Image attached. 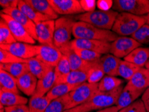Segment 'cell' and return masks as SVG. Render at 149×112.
I'll return each mask as SVG.
<instances>
[{"label":"cell","instance_id":"1","mask_svg":"<svg viewBox=\"0 0 149 112\" xmlns=\"http://www.w3.org/2000/svg\"><path fill=\"white\" fill-rule=\"evenodd\" d=\"M73 36L75 39H87L112 42L119 37L111 30L96 28L88 23L76 21L73 27Z\"/></svg>","mask_w":149,"mask_h":112},{"label":"cell","instance_id":"2","mask_svg":"<svg viewBox=\"0 0 149 112\" xmlns=\"http://www.w3.org/2000/svg\"><path fill=\"white\" fill-rule=\"evenodd\" d=\"M146 22V15L139 16L125 12L118 13L112 31L118 36H132Z\"/></svg>","mask_w":149,"mask_h":112},{"label":"cell","instance_id":"3","mask_svg":"<svg viewBox=\"0 0 149 112\" xmlns=\"http://www.w3.org/2000/svg\"><path fill=\"white\" fill-rule=\"evenodd\" d=\"M118 13L113 10L108 11L95 10L86 12L74 17L78 21L88 23L96 28L111 30Z\"/></svg>","mask_w":149,"mask_h":112},{"label":"cell","instance_id":"4","mask_svg":"<svg viewBox=\"0 0 149 112\" xmlns=\"http://www.w3.org/2000/svg\"><path fill=\"white\" fill-rule=\"evenodd\" d=\"M75 22V18L72 16H63L56 20L54 34V46L60 50L70 44L72 36H73V27Z\"/></svg>","mask_w":149,"mask_h":112},{"label":"cell","instance_id":"5","mask_svg":"<svg viewBox=\"0 0 149 112\" xmlns=\"http://www.w3.org/2000/svg\"><path fill=\"white\" fill-rule=\"evenodd\" d=\"M123 88L124 85H123L119 87L110 91L104 92L98 90L89 101L84 104L86 107L89 112L115 106Z\"/></svg>","mask_w":149,"mask_h":112},{"label":"cell","instance_id":"6","mask_svg":"<svg viewBox=\"0 0 149 112\" xmlns=\"http://www.w3.org/2000/svg\"><path fill=\"white\" fill-rule=\"evenodd\" d=\"M113 10L143 16L149 13V0H115Z\"/></svg>","mask_w":149,"mask_h":112},{"label":"cell","instance_id":"7","mask_svg":"<svg viewBox=\"0 0 149 112\" xmlns=\"http://www.w3.org/2000/svg\"><path fill=\"white\" fill-rule=\"evenodd\" d=\"M98 83L91 84L86 82L68 93V109L89 101L98 91Z\"/></svg>","mask_w":149,"mask_h":112},{"label":"cell","instance_id":"8","mask_svg":"<svg viewBox=\"0 0 149 112\" xmlns=\"http://www.w3.org/2000/svg\"><path fill=\"white\" fill-rule=\"evenodd\" d=\"M141 45L132 37L119 36L116 40L111 42L110 53L118 58H125Z\"/></svg>","mask_w":149,"mask_h":112},{"label":"cell","instance_id":"9","mask_svg":"<svg viewBox=\"0 0 149 112\" xmlns=\"http://www.w3.org/2000/svg\"><path fill=\"white\" fill-rule=\"evenodd\" d=\"M0 49L8 51L20 58L28 60L38 56L40 45L16 42L10 44H0Z\"/></svg>","mask_w":149,"mask_h":112},{"label":"cell","instance_id":"10","mask_svg":"<svg viewBox=\"0 0 149 112\" xmlns=\"http://www.w3.org/2000/svg\"><path fill=\"white\" fill-rule=\"evenodd\" d=\"M72 49H86L102 54H109L111 43L105 41L87 40V39H74L70 42Z\"/></svg>","mask_w":149,"mask_h":112},{"label":"cell","instance_id":"11","mask_svg":"<svg viewBox=\"0 0 149 112\" xmlns=\"http://www.w3.org/2000/svg\"><path fill=\"white\" fill-rule=\"evenodd\" d=\"M58 15H74L84 13L78 0H48Z\"/></svg>","mask_w":149,"mask_h":112},{"label":"cell","instance_id":"12","mask_svg":"<svg viewBox=\"0 0 149 112\" xmlns=\"http://www.w3.org/2000/svg\"><path fill=\"white\" fill-rule=\"evenodd\" d=\"M1 18L5 20V22L8 25L11 32L13 34V37L16 40L17 42L28 43V44H34L36 40L30 36L28 32L26 30L24 27L13 19L10 15L5 14L1 12Z\"/></svg>","mask_w":149,"mask_h":112},{"label":"cell","instance_id":"13","mask_svg":"<svg viewBox=\"0 0 149 112\" xmlns=\"http://www.w3.org/2000/svg\"><path fill=\"white\" fill-rule=\"evenodd\" d=\"M55 30V21L46 20L36 24L37 40L41 45H54V34Z\"/></svg>","mask_w":149,"mask_h":112},{"label":"cell","instance_id":"14","mask_svg":"<svg viewBox=\"0 0 149 112\" xmlns=\"http://www.w3.org/2000/svg\"><path fill=\"white\" fill-rule=\"evenodd\" d=\"M1 12L10 15L15 21L19 23L26 28L31 37L35 40H37V35H36V24L31 21L30 18L27 16L26 14H24L17 8L5 9V10H2Z\"/></svg>","mask_w":149,"mask_h":112},{"label":"cell","instance_id":"15","mask_svg":"<svg viewBox=\"0 0 149 112\" xmlns=\"http://www.w3.org/2000/svg\"><path fill=\"white\" fill-rule=\"evenodd\" d=\"M62 56L61 51L54 46L40 45L39 54L36 57L49 67L55 68Z\"/></svg>","mask_w":149,"mask_h":112},{"label":"cell","instance_id":"16","mask_svg":"<svg viewBox=\"0 0 149 112\" xmlns=\"http://www.w3.org/2000/svg\"><path fill=\"white\" fill-rule=\"evenodd\" d=\"M60 51L63 55L67 57L71 70H83V71L88 72V70L90 69L92 63L82 60L71 47L70 43L66 46L60 49Z\"/></svg>","mask_w":149,"mask_h":112},{"label":"cell","instance_id":"17","mask_svg":"<svg viewBox=\"0 0 149 112\" xmlns=\"http://www.w3.org/2000/svg\"><path fill=\"white\" fill-rule=\"evenodd\" d=\"M144 92V91L136 89V88L127 83L124 87L116 106L118 107L119 110L126 108L136 101Z\"/></svg>","mask_w":149,"mask_h":112},{"label":"cell","instance_id":"18","mask_svg":"<svg viewBox=\"0 0 149 112\" xmlns=\"http://www.w3.org/2000/svg\"><path fill=\"white\" fill-rule=\"evenodd\" d=\"M38 81L37 77L28 72L17 79V87L25 95L32 97L37 87Z\"/></svg>","mask_w":149,"mask_h":112},{"label":"cell","instance_id":"19","mask_svg":"<svg viewBox=\"0 0 149 112\" xmlns=\"http://www.w3.org/2000/svg\"><path fill=\"white\" fill-rule=\"evenodd\" d=\"M55 79L56 77L54 68L49 70L43 78L38 79L37 87L32 97H40L46 95L55 85Z\"/></svg>","mask_w":149,"mask_h":112},{"label":"cell","instance_id":"20","mask_svg":"<svg viewBox=\"0 0 149 112\" xmlns=\"http://www.w3.org/2000/svg\"><path fill=\"white\" fill-rule=\"evenodd\" d=\"M121 61L120 58H117L111 54H107L102 56L100 63L106 75L117 77L118 76V67Z\"/></svg>","mask_w":149,"mask_h":112},{"label":"cell","instance_id":"21","mask_svg":"<svg viewBox=\"0 0 149 112\" xmlns=\"http://www.w3.org/2000/svg\"><path fill=\"white\" fill-rule=\"evenodd\" d=\"M26 63L28 64L29 72L37 77L38 79L43 78L49 70L54 68V67L46 65L36 56L28 59L26 61Z\"/></svg>","mask_w":149,"mask_h":112},{"label":"cell","instance_id":"22","mask_svg":"<svg viewBox=\"0 0 149 112\" xmlns=\"http://www.w3.org/2000/svg\"><path fill=\"white\" fill-rule=\"evenodd\" d=\"M149 59V47L140 46L134 49L131 53L126 56L124 60L143 68Z\"/></svg>","mask_w":149,"mask_h":112},{"label":"cell","instance_id":"23","mask_svg":"<svg viewBox=\"0 0 149 112\" xmlns=\"http://www.w3.org/2000/svg\"><path fill=\"white\" fill-rule=\"evenodd\" d=\"M127 83L136 89L145 91L149 87V70L145 67L141 68Z\"/></svg>","mask_w":149,"mask_h":112},{"label":"cell","instance_id":"24","mask_svg":"<svg viewBox=\"0 0 149 112\" xmlns=\"http://www.w3.org/2000/svg\"><path fill=\"white\" fill-rule=\"evenodd\" d=\"M26 1L34 10L49 17L52 20H57L58 18V15L54 10L48 0H26Z\"/></svg>","mask_w":149,"mask_h":112},{"label":"cell","instance_id":"25","mask_svg":"<svg viewBox=\"0 0 149 112\" xmlns=\"http://www.w3.org/2000/svg\"><path fill=\"white\" fill-rule=\"evenodd\" d=\"M0 91L12 92L19 94V90L17 87V79L13 77L6 70L0 69Z\"/></svg>","mask_w":149,"mask_h":112},{"label":"cell","instance_id":"26","mask_svg":"<svg viewBox=\"0 0 149 112\" xmlns=\"http://www.w3.org/2000/svg\"><path fill=\"white\" fill-rule=\"evenodd\" d=\"M17 8L20 11H22L24 14H26L36 24L39 22L52 20L49 17L42 14V13L34 10L32 7H31L29 4L26 3V0H19Z\"/></svg>","mask_w":149,"mask_h":112},{"label":"cell","instance_id":"27","mask_svg":"<svg viewBox=\"0 0 149 112\" xmlns=\"http://www.w3.org/2000/svg\"><path fill=\"white\" fill-rule=\"evenodd\" d=\"M28 102V100L26 97L19 94L0 91L1 106L5 107L17 106V105H26Z\"/></svg>","mask_w":149,"mask_h":112},{"label":"cell","instance_id":"28","mask_svg":"<svg viewBox=\"0 0 149 112\" xmlns=\"http://www.w3.org/2000/svg\"><path fill=\"white\" fill-rule=\"evenodd\" d=\"M0 69L6 70L15 79H19L22 75L29 72L28 64L26 63H15L3 64L0 63Z\"/></svg>","mask_w":149,"mask_h":112},{"label":"cell","instance_id":"29","mask_svg":"<svg viewBox=\"0 0 149 112\" xmlns=\"http://www.w3.org/2000/svg\"><path fill=\"white\" fill-rule=\"evenodd\" d=\"M71 71L70 66L68 60L66 56L63 55L62 58L58 62V65L54 68L55 73V85L60 84L62 81L67 75H68Z\"/></svg>","mask_w":149,"mask_h":112},{"label":"cell","instance_id":"30","mask_svg":"<svg viewBox=\"0 0 149 112\" xmlns=\"http://www.w3.org/2000/svg\"><path fill=\"white\" fill-rule=\"evenodd\" d=\"M78 86L72 85L68 83H60L54 85L52 89L47 93V97L49 99L54 100L66 95Z\"/></svg>","mask_w":149,"mask_h":112},{"label":"cell","instance_id":"31","mask_svg":"<svg viewBox=\"0 0 149 112\" xmlns=\"http://www.w3.org/2000/svg\"><path fill=\"white\" fill-rule=\"evenodd\" d=\"M123 80L116 77L105 75L98 83V89L100 91H110L123 85Z\"/></svg>","mask_w":149,"mask_h":112},{"label":"cell","instance_id":"32","mask_svg":"<svg viewBox=\"0 0 149 112\" xmlns=\"http://www.w3.org/2000/svg\"><path fill=\"white\" fill-rule=\"evenodd\" d=\"M88 81L87 72L83 70H71L62 81L61 83H68L79 86Z\"/></svg>","mask_w":149,"mask_h":112},{"label":"cell","instance_id":"33","mask_svg":"<svg viewBox=\"0 0 149 112\" xmlns=\"http://www.w3.org/2000/svg\"><path fill=\"white\" fill-rule=\"evenodd\" d=\"M140 68H141V67L134 65V64L126 61L125 60H122L119 65L118 75L124 79L127 80L128 81H129L133 77V75Z\"/></svg>","mask_w":149,"mask_h":112},{"label":"cell","instance_id":"34","mask_svg":"<svg viewBox=\"0 0 149 112\" xmlns=\"http://www.w3.org/2000/svg\"><path fill=\"white\" fill-rule=\"evenodd\" d=\"M88 81L87 82L91 84H96L100 82L104 77L105 73L101 67L100 61L92 62L91 67L87 72Z\"/></svg>","mask_w":149,"mask_h":112},{"label":"cell","instance_id":"35","mask_svg":"<svg viewBox=\"0 0 149 112\" xmlns=\"http://www.w3.org/2000/svg\"><path fill=\"white\" fill-rule=\"evenodd\" d=\"M50 101L47 95L40 97H31L28 104L30 112H45Z\"/></svg>","mask_w":149,"mask_h":112},{"label":"cell","instance_id":"36","mask_svg":"<svg viewBox=\"0 0 149 112\" xmlns=\"http://www.w3.org/2000/svg\"><path fill=\"white\" fill-rule=\"evenodd\" d=\"M68 95H64L58 99L52 100L45 112H63L68 109Z\"/></svg>","mask_w":149,"mask_h":112},{"label":"cell","instance_id":"37","mask_svg":"<svg viewBox=\"0 0 149 112\" xmlns=\"http://www.w3.org/2000/svg\"><path fill=\"white\" fill-rule=\"evenodd\" d=\"M8 25L5 20L0 19V44H10L16 42Z\"/></svg>","mask_w":149,"mask_h":112},{"label":"cell","instance_id":"38","mask_svg":"<svg viewBox=\"0 0 149 112\" xmlns=\"http://www.w3.org/2000/svg\"><path fill=\"white\" fill-rule=\"evenodd\" d=\"M74 51L80 57L82 60L89 62V63H92V62H96L100 61L102 57V54L98 53V52L89 51L86 49H73Z\"/></svg>","mask_w":149,"mask_h":112},{"label":"cell","instance_id":"39","mask_svg":"<svg viewBox=\"0 0 149 112\" xmlns=\"http://www.w3.org/2000/svg\"><path fill=\"white\" fill-rule=\"evenodd\" d=\"M131 37L141 44H149V25L144 24L132 35Z\"/></svg>","mask_w":149,"mask_h":112},{"label":"cell","instance_id":"40","mask_svg":"<svg viewBox=\"0 0 149 112\" xmlns=\"http://www.w3.org/2000/svg\"><path fill=\"white\" fill-rule=\"evenodd\" d=\"M27 60L20 58L13 55L8 51L0 49V63L3 64L15 63H26Z\"/></svg>","mask_w":149,"mask_h":112},{"label":"cell","instance_id":"41","mask_svg":"<svg viewBox=\"0 0 149 112\" xmlns=\"http://www.w3.org/2000/svg\"><path fill=\"white\" fill-rule=\"evenodd\" d=\"M125 112H148L144 103L141 99H137L132 104L126 108Z\"/></svg>","mask_w":149,"mask_h":112},{"label":"cell","instance_id":"42","mask_svg":"<svg viewBox=\"0 0 149 112\" xmlns=\"http://www.w3.org/2000/svg\"><path fill=\"white\" fill-rule=\"evenodd\" d=\"M79 2L84 13L95 11L97 6V1L95 0H79Z\"/></svg>","mask_w":149,"mask_h":112},{"label":"cell","instance_id":"43","mask_svg":"<svg viewBox=\"0 0 149 112\" xmlns=\"http://www.w3.org/2000/svg\"><path fill=\"white\" fill-rule=\"evenodd\" d=\"M4 112H30V109L26 105H17L14 106L5 107Z\"/></svg>","mask_w":149,"mask_h":112},{"label":"cell","instance_id":"44","mask_svg":"<svg viewBox=\"0 0 149 112\" xmlns=\"http://www.w3.org/2000/svg\"><path fill=\"white\" fill-rule=\"evenodd\" d=\"M113 6V1L112 0H98L97 1V7L99 10L108 11L111 10Z\"/></svg>","mask_w":149,"mask_h":112},{"label":"cell","instance_id":"45","mask_svg":"<svg viewBox=\"0 0 149 112\" xmlns=\"http://www.w3.org/2000/svg\"><path fill=\"white\" fill-rule=\"evenodd\" d=\"M19 0H1L0 6L3 8V10L9 8H16L18 6Z\"/></svg>","mask_w":149,"mask_h":112},{"label":"cell","instance_id":"46","mask_svg":"<svg viewBox=\"0 0 149 112\" xmlns=\"http://www.w3.org/2000/svg\"><path fill=\"white\" fill-rule=\"evenodd\" d=\"M141 100L144 103L146 110H147L148 112H149V87L146 89L144 91L143 94L142 95Z\"/></svg>","mask_w":149,"mask_h":112},{"label":"cell","instance_id":"47","mask_svg":"<svg viewBox=\"0 0 149 112\" xmlns=\"http://www.w3.org/2000/svg\"><path fill=\"white\" fill-rule=\"evenodd\" d=\"M63 112H89L86 107L85 106L84 104H82L80 106L73 107V108L67 109Z\"/></svg>","mask_w":149,"mask_h":112},{"label":"cell","instance_id":"48","mask_svg":"<svg viewBox=\"0 0 149 112\" xmlns=\"http://www.w3.org/2000/svg\"><path fill=\"white\" fill-rule=\"evenodd\" d=\"M119 109H118L116 106L113 107H108V108L100 109V110H98L96 112H118Z\"/></svg>","mask_w":149,"mask_h":112},{"label":"cell","instance_id":"49","mask_svg":"<svg viewBox=\"0 0 149 112\" xmlns=\"http://www.w3.org/2000/svg\"><path fill=\"white\" fill-rule=\"evenodd\" d=\"M145 67L146 68H147V69L149 70V59H148V61H147V63H146V65H145Z\"/></svg>","mask_w":149,"mask_h":112},{"label":"cell","instance_id":"50","mask_svg":"<svg viewBox=\"0 0 149 112\" xmlns=\"http://www.w3.org/2000/svg\"><path fill=\"white\" fill-rule=\"evenodd\" d=\"M146 18H147V22H146V24L149 25V13L146 15Z\"/></svg>","mask_w":149,"mask_h":112},{"label":"cell","instance_id":"51","mask_svg":"<svg viewBox=\"0 0 149 112\" xmlns=\"http://www.w3.org/2000/svg\"><path fill=\"white\" fill-rule=\"evenodd\" d=\"M125 111H126V108L121 109V110H119L118 112H125Z\"/></svg>","mask_w":149,"mask_h":112},{"label":"cell","instance_id":"52","mask_svg":"<svg viewBox=\"0 0 149 112\" xmlns=\"http://www.w3.org/2000/svg\"><path fill=\"white\" fill-rule=\"evenodd\" d=\"M1 112H4V107L1 106Z\"/></svg>","mask_w":149,"mask_h":112}]
</instances>
